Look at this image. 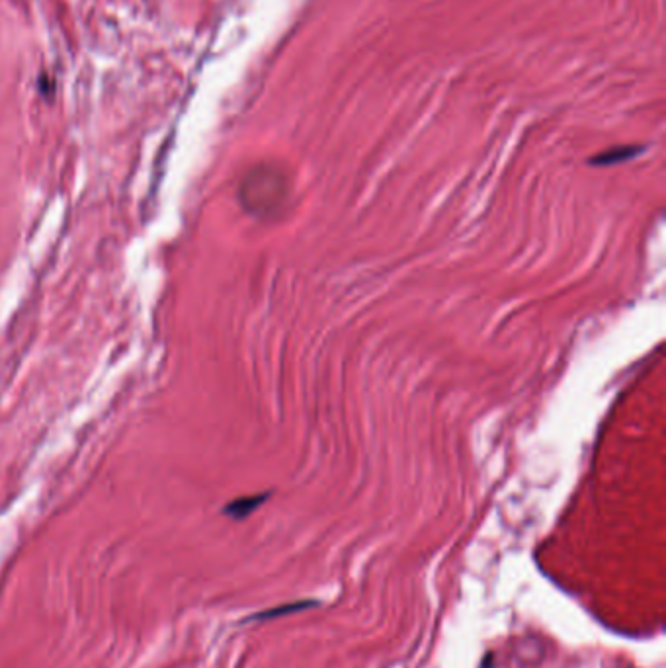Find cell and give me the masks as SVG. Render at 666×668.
I'll return each instance as SVG.
<instances>
[{"label": "cell", "instance_id": "6da1fadb", "mask_svg": "<svg viewBox=\"0 0 666 668\" xmlns=\"http://www.w3.org/2000/svg\"><path fill=\"white\" fill-rule=\"evenodd\" d=\"M641 147H616L612 151L600 153L598 157L590 158V164H598V166H608V164H618L623 160L637 157L641 153Z\"/></svg>", "mask_w": 666, "mask_h": 668}, {"label": "cell", "instance_id": "7a4b0ae2", "mask_svg": "<svg viewBox=\"0 0 666 668\" xmlns=\"http://www.w3.org/2000/svg\"><path fill=\"white\" fill-rule=\"evenodd\" d=\"M268 498V495H256V497H246V498H239V500H233L230 504H227V508H225V514L227 516H230V518H237V520H241V518H246L248 514H253V512L264 502Z\"/></svg>", "mask_w": 666, "mask_h": 668}, {"label": "cell", "instance_id": "3957f363", "mask_svg": "<svg viewBox=\"0 0 666 668\" xmlns=\"http://www.w3.org/2000/svg\"><path fill=\"white\" fill-rule=\"evenodd\" d=\"M315 602H309V600H301V602H291V604H283V606L272 607L268 610L264 614H258L255 616L256 620H268V618H279V616H286V614H293V612H301L305 607L313 606Z\"/></svg>", "mask_w": 666, "mask_h": 668}]
</instances>
